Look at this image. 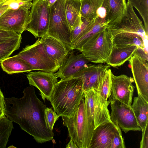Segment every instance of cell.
Instances as JSON below:
<instances>
[{"instance_id": "obj_26", "label": "cell", "mask_w": 148, "mask_h": 148, "mask_svg": "<svg viewBox=\"0 0 148 148\" xmlns=\"http://www.w3.org/2000/svg\"><path fill=\"white\" fill-rule=\"evenodd\" d=\"M103 0H80V15L82 18L88 21L95 19L96 12Z\"/></svg>"}, {"instance_id": "obj_28", "label": "cell", "mask_w": 148, "mask_h": 148, "mask_svg": "<svg viewBox=\"0 0 148 148\" xmlns=\"http://www.w3.org/2000/svg\"><path fill=\"white\" fill-rule=\"evenodd\" d=\"M22 37L0 44V62L9 57L15 51L19 49Z\"/></svg>"}, {"instance_id": "obj_24", "label": "cell", "mask_w": 148, "mask_h": 148, "mask_svg": "<svg viewBox=\"0 0 148 148\" xmlns=\"http://www.w3.org/2000/svg\"><path fill=\"white\" fill-rule=\"evenodd\" d=\"M131 107L142 131L148 123V102L138 96L134 97Z\"/></svg>"}, {"instance_id": "obj_5", "label": "cell", "mask_w": 148, "mask_h": 148, "mask_svg": "<svg viewBox=\"0 0 148 148\" xmlns=\"http://www.w3.org/2000/svg\"><path fill=\"white\" fill-rule=\"evenodd\" d=\"M112 47V39L106 27L89 39L79 51L89 62L102 64L107 62Z\"/></svg>"}, {"instance_id": "obj_23", "label": "cell", "mask_w": 148, "mask_h": 148, "mask_svg": "<svg viewBox=\"0 0 148 148\" xmlns=\"http://www.w3.org/2000/svg\"><path fill=\"white\" fill-rule=\"evenodd\" d=\"M108 24V22H99L96 18L91 20L86 29L72 43L73 49L79 50L89 39L97 32L106 28Z\"/></svg>"}, {"instance_id": "obj_1", "label": "cell", "mask_w": 148, "mask_h": 148, "mask_svg": "<svg viewBox=\"0 0 148 148\" xmlns=\"http://www.w3.org/2000/svg\"><path fill=\"white\" fill-rule=\"evenodd\" d=\"M21 98H4L5 115L32 136L39 143L53 140L54 133L47 127L45 119L47 108L37 96L33 86L25 88Z\"/></svg>"}, {"instance_id": "obj_42", "label": "cell", "mask_w": 148, "mask_h": 148, "mask_svg": "<svg viewBox=\"0 0 148 148\" xmlns=\"http://www.w3.org/2000/svg\"><path fill=\"white\" fill-rule=\"evenodd\" d=\"M5 0H0V3L5 1Z\"/></svg>"}, {"instance_id": "obj_22", "label": "cell", "mask_w": 148, "mask_h": 148, "mask_svg": "<svg viewBox=\"0 0 148 148\" xmlns=\"http://www.w3.org/2000/svg\"><path fill=\"white\" fill-rule=\"evenodd\" d=\"M113 46L116 47L128 45H135L145 50L144 41L138 34L132 32H123L115 35L112 38Z\"/></svg>"}, {"instance_id": "obj_14", "label": "cell", "mask_w": 148, "mask_h": 148, "mask_svg": "<svg viewBox=\"0 0 148 148\" xmlns=\"http://www.w3.org/2000/svg\"><path fill=\"white\" fill-rule=\"evenodd\" d=\"M30 10L24 8L8 9L0 17V29L21 34L26 30Z\"/></svg>"}, {"instance_id": "obj_34", "label": "cell", "mask_w": 148, "mask_h": 148, "mask_svg": "<svg viewBox=\"0 0 148 148\" xmlns=\"http://www.w3.org/2000/svg\"><path fill=\"white\" fill-rule=\"evenodd\" d=\"M108 10V0H103L102 5L96 12V18L99 21L103 23L108 22L107 19Z\"/></svg>"}, {"instance_id": "obj_36", "label": "cell", "mask_w": 148, "mask_h": 148, "mask_svg": "<svg viewBox=\"0 0 148 148\" xmlns=\"http://www.w3.org/2000/svg\"><path fill=\"white\" fill-rule=\"evenodd\" d=\"M22 37L21 34L0 29V44Z\"/></svg>"}, {"instance_id": "obj_39", "label": "cell", "mask_w": 148, "mask_h": 148, "mask_svg": "<svg viewBox=\"0 0 148 148\" xmlns=\"http://www.w3.org/2000/svg\"><path fill=\"white\" fill-rule=\"evenodd\" d=\"M8 9V5L5 3V1L0 3V17Z\"/></svg>"}, {"instance_id": "obj_37", "label": "cell", "mask_w": 148, "mask_h": 148, "mask_svg": "<svg viewBox=\"0 0 148 148\" xmlns=\"http://www.w3.org/2000/svg\"><path fill=\"white\" fill-rule=\"evenodd\" d=\"M142 137L140 144V148H148V123L142 131Z\"/></svg>"}, {"instance_id": "obj_29", "label": "cell", "mask_w": 148, "mask_h": 148, "mask_svg": "<svg viewBox=\"0 0 148 148\" xmlns=\"http://www.w3.org/2000/svg\"><path fill=\"white\" fill-rule=\"evenodd\" d=\"M133 7L139 12L144 22L146 35L148 31V0H130Z\"/></svg>"}, {"instance_id": "obj_17", "label": "cell", "mask_w": 148, "mask_h": 148, "mask_svg": "<svg viewBox=\"0 0 148 148\" xmlns=\"http://www.w3.org/2000/svg\"><path fill=\"white\" fill-rule=\"evenodd\" d=\"M89 62L82 53L75 55L72 52L55 73L57 78L61 79L72 77L87 66Z\"/></svg>"}, {"instance_id": "obj_8", "label": "cell", "mask_w": 148, "mask_h": 148, "mask_svg": "<svg viewBox=\"0 0 148 148\" xmlns=\"http://www.w3.org/2000/svg\"><path fill=\"white\" fill-rule=\"evenodd\" d=\"M127 13L118 23L108 25L106 29L112 38L116 34L123 32L138 34L143 38L145 43H147V36L142 22L134 12L130 0L126 3Z\"/></svg>"}, {"instance_id": "obj_2", "label": "cell", "mask_w": 148, "mask_h": 148, "mask_svg": "<svg viewBox=\"0 0 148 148\" xmlns=\"http://www.w3.org/2000/svg\"><path fill=\"white\" fill-rule=\"evenodd\" d=\"M84 96L82 78L72 77L58 82L49 101L60 116L70 117L74 115Z\"/></svg>"}, {"instance_id": "obj_18", "label": "cell", "mask_w": 148, "mask_h": 148, "mask_svg": "<svg viewBox=\"0 0 148 148\" xmlns=\"http://www.w3.org/2000/svg\"><path fill=\"white\" fill-rule=\"evenodd\" d=\"M44 50L49 57L60 66L70 53L60 41L46 35L40 38Z\"/></svg>"}, {"instance_id": "obj_10", "label": "cell", "mask_w": 148, "mask_h": 148, "mask_svg": "<svg viewBox=\"0 0 148 148\" xmlns=\"http://www.w3.org/2000/svg\"><path fill=\"white\" fill-rule=\"evenodd\" d=\"M111 112V120L125 133L130 131H142L132 110L128 106L116 99H109Z\"/></svg>"}, {"instance_id": "obj_4", "label": "cell", "mask_w": 148, "mask_h": 148, "mask_svg": "<svg viewBox=\"0 0 148 148\" xmlns=\"http://www.w3.org/2000/svg\"><path fill=\"white\" fill-rule=\"evenodd\" d=\"M66 0H57L50 7L49 25L46 35L61 42L71 53L74 50L71 38V31L65 12Z\"/></svg>"}, {"instance_id": "obj_6", "label": "cell", "mask_w": 148, "mask_h": 148, "mask_svg": "<svg viewBox=\"0 0 148 148\" xmlns=\"http://www.w3.org/2000/svg\"><path fill=\"white\" fill-rule=\"evenodd\" d=\"M16 55L26 62L34 71L54 73L59 68L47 54L40 38L34 44L26 45Z\"/></svg>"}, {"instance_id": "obj_21", "label": "cell", "mask_w": 148, "mask_h": 148, "mask_svg": "<svg viewBox=\"0 0 148 148\" xmlns=\"http://www.w3.org/2000/svg\"><path fill=\"white\" fill-rule=\"evenodd\" d=\"M109 10L107 21L108 25H112L119 23L126 14V0H108Z\"/></svg>"}, {"instance_id": "obj_12", "label": "cell", "mask_w": 148, "mask_h": 148, "mask_svg": "<svg viewBox=\"0 0 148 148\" xmlns=\"http://www.w3.org/2000/svg\"><path fill=\"white\" fill-rule=\"evenodd\" d=\"M111 85L109 99H116L126 105H131L134 91L133 78L122 74L115 76L111 73Z\"/></svg>"}, {"instance_id": "obj_11", "label": "cell", "mask_w": 148, "mask_h": 148, "mask_svg": "<svg viewBox=\"0 0 148 148\" xmlns=\"http://www.w3.org/2000/svg\"><path fill=\"white\" fill-rule=\"evenodd\" d=\"M128 61L138 96L148 102V61L136 53Z\"/></svg>"}, {"instance_id": "obj_7", "label": "cell", "mask_w": 148, "mask_h": 148, "mask_svg": "<svg viewBox=\"0 0 148 148\" xmlns=\"http://www.w3.org/2000/svg\"><path fill=\"white\" fill-rule=\"evenodd\" d=\"M50 13V7L46 0H34L26 30L36 38L46 35L48 28Z\"/></svg>"}, {"instance_id": "obj_20", "label": "cell", "mask_w": 148, "mask_h": 148, "mask_svg": "<svg viewBox=\"0 0 148 148\" xmlns=\"http://www.w3.org/2000/svg\"><path fill=\"white\" fill-rule=\"evenodd\" d=\"M0 63L3 71L9 74L34 71L26 62L16 55L6 58Z\"/></svg>"}, {"instance_id": "obj_38", "label": "cell", "mask_w": 148, "mask_h": 148, "mask_svg": "<svg viewBox=\"0 0 148 148\" xmlns=\"http://www.w3.org/2000/svg\"><path fill=\"white\" fill-rule=\"evenodd\" d=\"M4 98L3 93L0 89V119L5 116Z\"/></svg>"}, {"instance_id": "obj_16", "label": "cell", "mask_w": 148, "mask_h": 148, "mask_svg": "<svg viewBox=\"0 0 148 148\" xmlns=\"http://www.w3.org/2000/svg\"><path fill=\"white\" fill-rule=\"evenodd\" d=\"M119 127L111 120L95 127L88 148H110L112 140Z\"/></svg>"}, {"instance_id": "obj_27", "label": "cell", "mask_w": 148, "mask_h": 148, "mask_svg": "<svg viewBox=\"0 0 148 148\" xmlns=\"http://www.w3.org/2000/svg\"><path fill=\"white\" fill-rule=\"evenodd\" d=\"M14 128L12 122L5 116L0 119V148H5Z\"/></svg>"}, {"instance_id": "obj_15", "label": "cell", "mask_w": 148, "mask_h": 148, "mask_svg": "<svg viewBox=\"0 0 148 148\" xmlns=\"http://www.w3.org/2000/svg\"><path fill=\"white\" fill-rule=\"evenodd\" d=\"M30 86L37 88L40 91L42 99L49 100L54 88L58 82L55 73L41 71L30 72L26 75Z\"/></svg>"}, {"instance_id": "obj_3", "label": "cell", "mask_w": 148, "mask_h": 148, "mask_svg": "<svg viewBox=\"0 0 148 148\" xmlns=\"http://www.w3.org/2000/svg\"><path fill=\"white\" fill-rule=\"evenodd\" d=\"M62 117L63 124L68 129L69 136L78 148H88L95 126L86 111L84 96L73 116Z\"/></svg>"}, {"instance_id": "obj_35", "label": "cell", "mask_w": 148, "mask_h": 148, "mask_svg": "<svg viewBox=\"0 0 148 148\" xmlns=\"http://www.w3.org/2000/svg\"><path fill=\"white\" fill-rule=\"evenodd\" d=\"M125 148L126 147L121 130L119 127L112 140L110 148Z\"/></svg>"}, {"instance_id": "obj_25", "label": "cell", "mask_w": 148, "mask_h": 148, "mask_svg": "<svg viewBox=\"0 0 148 148\" xmlns=\"http://www.w3.org/2000/svg\"><path fill=\"white\" fill-rule=\"evenodd\" d=\"M80 8V0H66L65 14L71 31L81 20Z\"/></svg>"}, {"instance_id": "obj_31", "label": "cell", "mask_w": 148, "mask_h": 148, "mask_svg": "<svg viewBox=\"0 0 148 148\" xmlns=\"http://www.w3.org/2000/svg\"><path fill=\"white\" fill-rule=\"evenodd\" d=\"M31 0H5V3L9 9L16 10L21 8L30 9L32 3Z\"/></svg>"}, {"instance_id": "obj_41", "label": "cell", "mask_w": 148, "mask_h": 148, "mask_svg": "<svg viewBox=\"0 0 148 148\" xmlns=\"http://www.w3.org/2000/svg\"><path fill=\"white\" fill-rule=\"evenodd\" d=\"M49 7L53 5L57 0H46Z\"/></svg>"}, {"instance_id": "obj_9", "label": "cell", "mask_w": 148, "mask_h": 148, "mask_svg": "<svg viewBox=\"0 0 148 148\" xmlns=\"http://www.w3.org/2000/svg\"><path fill=\"white\" fill-rule=\"evenodd\" d=\"M86 110L94 122L95 128L106 121L110 120L108 108L109 101L103 98L94 89L84 91Z\"/></svg>"}, {"instance_id": "obj_32", "label": "cell", "mask_w": 148, "mask_h": 148, "mask_svg": "<svg viewBox=\"0 0 148 148\" xmlns=\"http://www.w3.org/2000/svg\"><path fill=\"white\" fill-rule=\"evenodd\" d=\"M91 21L81 18V21L71 31L72 44L86 29Z\"/></svg>"}, {"instance_id": "obj_33", "label": "cell", "mask_w": 148, "mask_h": 148, "mask_svg": "<svg viewBox=\"0 0 148 148\" xmlns=\"http://www.w3.org/2000/svg\"><path fill=\"white\" fill-rule=\"evenodd\" d=\"M59 117L60 116L56 114L51 108L47 107L45 110V123L47 127L51 131H53L54 124Z\"/></svg>"}, {"instance_id": "obj_43", "label": "cell", "mask_w": 148, "mask_h": 148, "mask_svg": "<svg viewBox=\"0 0 148 148\" xmlns=\"http://www.w3.org/2000/svg\"><path fill=\"white\" fill-rule=\"evenodd\" d=\"M32 0V1H34V0Z\"/></svg>"}, {"instance_id": "obj_30", "label": "cell", "mask_w": 148, "mask_h": 148, "mask_svg": "<svg viewBox=\"0 0 148 148\" xmlns=\"http://www.w3.org/2000/svg\"><path fill=\"white\" fill-rule=\"evenodd\" d=\"M112 72L111 69L109 68L106 70L99 89V93L103 98L106 100L108 99L110 95Z\"/></svg>"}, {"instance_id": "obj_40", "label": "cell", "mask_w": 148, "mask_h": 148, "mask_svg": "<svg viewBox=\"0 0 148 148\" xmlns=\"http://www.w3.org/2000/svg\"><path fill=\"white\" fill-rule=\"evenodd\" d=\"M66 146V148H78L76 145L71 139H70L69 143Z\"/></svg>"}, {"instance_id": "obj_13", "label": "cell", "mask_w": 148, "mask_h": 148, "mask_svg": "<svg viewBox=\"0 0 148 148\" xmlns=\"http://www.w3.org/2000/svg\"><path fill=\"white\" fill-rule=\"evenodd\" d=\"M110 68L108 64H89L73 77L82 78L83 90L85 91L94 89L99 93V89L106 70Z\"/></svg>"}, {"instance_id": "obj_19", "label": "cell", "mask_w": 148, "mask_h": 148, "mask_svg": "<svg viewBox=\"0 0 148 148\" xmlns=\"http://www.w3.org/2000/svg\"><path fill=\"white\" fill-rule=\"evenodd\" d=\"M138 47L135 45L119 47L113 46L107 64L114 67L121 66L136 53Z\"/></svg>"}]
</instances>
